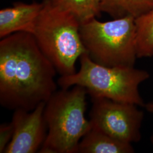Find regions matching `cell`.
<instances>
[{"label":"cell","mask_w":153,"mask_h":153,"mask_svg":"<svg viewBox=\"0 0 153 153\" xmlns=\"http://www.w3.org/2000/svg\"><path fill=\"white\" fill-rule=\"evenodd\" d=\"M43 2L31 34L61 76L71 75L76 72L77 60L86 53L79 33L81 23L51 0Z\"/></svg>","instance_id":"2"},{"label":"cell","mask_w":153,"mask_h":153,"mask_svg":"<svg viewBox=\"0 0 153 153\" xmlns=\"http://www.w3.org/2000/svg\"></svg>","instance_id":"15"},{"label":"cell","mask_w":153,"mask_h":153,"mask_svg":"<svg viewBox=\"0 0 153 153\" xmlns=\"http://www.w3.org/2000/svg\"><path fill=\"white\" fill-rule=\"evenodd\" d=\"M78 72L61 76L57 84L61 88L74 86L85 88L91 98H103L145 107L139 86L150 77L148 71L134 67H108L93 61L85 53L80 57Z\"/></svg>","instance_id":"4"},{"label":"cell","mask_w":153,"mask_h":153,"mask_svg":"<svg viewBox=\"0 0 153 153\" xmlns=\"http://www.w3.org/2000/svg\"><path fill=\"white\" fill-rule=\"evenodd\" d=\"M44 2H16L0 10V38L18 32L32 33Z\"/></svg>","instance_id":"8"},{"label":"cell","mask_w":153,"mask_h":153,"mask_svg":"<svg viewBox=\"0 0 153 153\" xmlns=\"http://www.w3.org/2000/svg\"><path fill=\"white\" fill-rule=\"evenodd\" d=\"M61 8L71 13L80 23L98 16L100 0H51Z\"/></svg>","instance_id":"12"},{"label":"cell","mask_w":153,"mask_h":153,"mask_svg":"<svg viewBox=\"0 0 153 153\" xmlns=\"http://www.w3.org/2000/svg\"><path fill=\"white\" fill-rule=\"evenodd\" d=\"M14 134V126L10 122L0 126V153H4L6 149L11 142Z\"/></svg>","instance_id":"13"},{"label":"cell","mask_w":153,"mask_h":153,"mask_svg":"<svg viewBox=\"0 0 153 153\" xmlns=\"http://www.w3.org/2000/svg\"><path fill=\"white\" fill-rule=\"evenodd\" d=\"M145 107L146 108V109L148 111L153 114V101L151 102H149L147 104H145ZM152 141L153 143V134L152 137Z\"/></svg>","instance_id":"14"},{"label":"cell","mask_w":153,"mask_h":153,"mask_svg":"<svg viewBox=\"0 0 153 153\" xmlns=\"http://www.w3.org/2000/svg\"><path fill=\"white\" fill-rule=\"evenodd\" d=\"M55 66L31 33L18 32L0 41V103L31 111L57 91Z\"/></svg>","instance_id":"1"},{"label":"cell","mask_w":153,"mask_h":153,"mask_svg":"<svg viewBox=\"0 0 153 153\" xmlns=\"http://www.w3.org/2000/svg\"><path fill=\"white\" fill-rule=\"evenodd\" d=\"M82 43L90 59L108 67H134L137 57L135 18L127 16L81 23Z\"/></svg>","instance_id":"5"},{"label":"cell","mask_w":153,"mask_h":153,"mask_svg":"<svg viewBox=\"0 0 153 153\" xmlns=\"http://www.w3.org/2000/svg\"><path fill=\"white\" fill-rule=\"evenodd\" d=\"M101 12L114 19L131 16L136 18L153 9V0H100Z\"/></svg>","instance_id":"10"},{"label":"cell","mask_w":153,"mask_h":153,"mask_svg":"<svg viewBox=\"0 0 153 153\" xmlns=\"http://www.w3.org/2000/svg\"><path fill=\"white\" fill-rule=\"evenodd\" d=\"M45 103L43 102L31 111H14L11 123L14 134L4 153L39 152L47 136V126L44 119Z\"/></svg>","instance_id":"7"},{"label":"cell","mask_w":153,"mask_h":153,"mask_svg":"<svg viewBox=\"0 0 153 153\" xmlns=\"http://www.w3.org/2000/svg\"><path fill=\"white\" fill-rule=\"evenodd\" d=\"M131 143L122 142L91 127L78 144L76 153H131Z\"/></svg>","instance_id":"9"},{"label":"cell","mask_w":153,"mask_h":153,"mask_svg":"<svg viewBox=\"0 0 153 153\" xmlns=\"http://www.w3.org/2000/svg\"><path fill=\"white\" fill-rule=\"evenodd\" d=\"M138 58L153 56V9L135 18Z\"/></svg>","instance_id":"11"},{"label":"cell","mask_w":153,"mask_h":153,"mask_svg":"<svg viewBox=\"0 0 153 153\" xmlns=\"http://www.w3.org/2000/svg\"><path fill=\"white\" fill-rule=\"evenodd\" d=\"M85 88L56 91L45 103L44 116L48 133L39 153H76L78 144L91 127L85 116Z\"/></svg>","instance_id":"3"},{"label":"cell","mask_w":153,"mask_h":153,"mask_svg":"<svg viewBox=\"0 0 153 153\" xmlns=\"http://www.w3.org/2000/svg\"><path fill=\"white\" fill-rule=\"evenodd\" d=\"M91 126L122 142L141 140L144 114L137 105L103 98H91Z\"/></svg>","instance_id":"6"}]
</instances>
